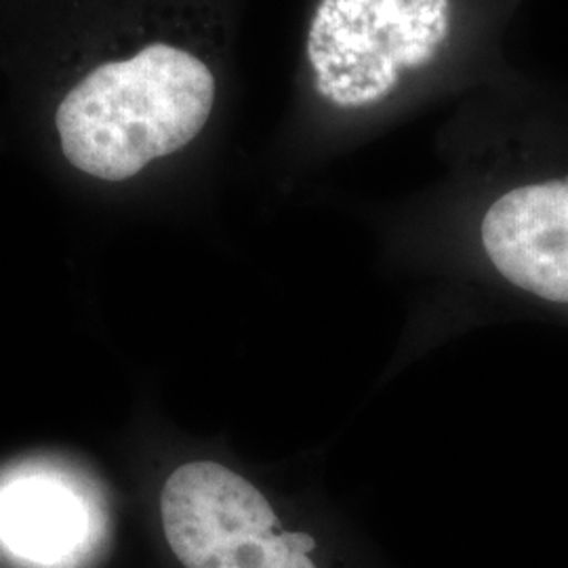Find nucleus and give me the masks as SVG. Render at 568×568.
<instances>
[{
	"label": "nucleus",
	"instance_id": "f257e3e1",
	"mask_svg": "<svg viewBox=\"0 0 568 568\" xmlns=\"http://www.w3.org/2000/svg\"><path fill=\"white\" fill-rule=\"evenodd\" d=\"M215 77L196 55L154 42L87 74L55 124L65 159L103 182H124L192 142L211 116Z\"/></svg>",
	"mask_w": 568,
	"mask_h": 568
},
{
	"label": "nucleus",
	"instance_id": "f03ea898",
	"mask_svg": "<svg viewBox=\"0 0 568 568\" xmlns=\"http://www.w3.org/2000/svg\"><path fill=\"white\" fill-rule=\"evenodd\" d=\"M161 514L185 568H316V541L284 530L262 490L222 464L178 467L164 483Z\"/></svg>",
	"mask_w": 568,
	"mask_h": 568
},
{
	"label": "nucleus",
	"instance_id": "7ed1b4c3",
	"mask_svg": "<svg viewBox=\"0 0 568 568\" xmlns=\"http://www.w3.org/2000/svg\"><path fill=\"white\" fill-rule=\"evenodd\" d=\"M480 239L490 264L509 284L568 307V175L499 196L488 206Z\"/></svg>",
	"mask_w": 568,
	"mask_h": 568
},
{
	"label": "nucleus",
	"instance_id": "20e7f679",
	"mask_svg": "<svg viewBox=\"0 0 568 568\" xmlns=\"http://www.w3.org/2000/svg\"><path fill=\"white\" fill-rule=\"evenodd\" d=\"M81 501L44 478H23L0 495V539L37 565L61 562L81 546Z\"/></svg>",
	"mask_w": 568,
	"mask_h": 568
},
{
	"label": "nucleus",
	"instance_id": "39448f33",
	"mask_svg": "<svg viewBox=\"0 0 568 568\" xmlns=\"http://www.w3.org/2000/svg\"><path fill=\"white\" fill-rule=\"evenodd\" d=\"M386 95L387 91L384 87L366 82L363 87H354V89H349L345 93L333 95L331 102L339 105V108H363V105L382 102Z\"/></svg>",
	"mask_w": 568,
	"mask_h": 568
},
{
	"label": "nucleus",
	"instance_id": "423d86ee",
	"mask_svg": "<svg viewBox=\"0 0 568 568\" xmlns=\"http://www.w3.org/2000/svg\"><path fill=\"white\" fill-rule=\"evenodd\" d=\"M387 49L398 68H417V65L432 60L438 51L436 47H427V44H398V47H387Z\"/></svg>",
	"mask_w": 568,
	"mask_h": 568
},
{
	"label": "nucleus",
	"instance_id": "0eeeda50",
	"mask_svg": "<svg viewBox=\"0 0 568 568\" xmlns=\"http://www.w3.org/2000/svg\"><path fill=\"white\" fill-rule=\"evenodd\" d=\"M326 58H328V63H331V68L335 70V72H344V55L335 49V44L333 41H326Z\"/></svg>",
	"mask_w": 568,
	"mask_h": 568
},
{
	"label": "nucleus",
	"instance_id": "6e6552de",
	"mask_svg": "<svg viewBox=\"0 0 568 568\" xmlns=\"http://www.w3.org/2000/svg\"><path fill=\"white\" fill-rule=\"evenodd\" d=\"M363 61L361 55H356V53H345L344 55V68L345 70H352V68H356L358 63Z\"/></svg>",
	"mask_w": 568,
	"mask_h": 568
}]
</instances>
